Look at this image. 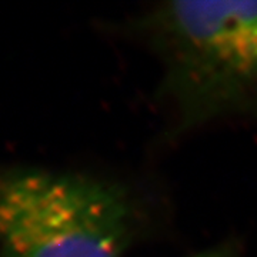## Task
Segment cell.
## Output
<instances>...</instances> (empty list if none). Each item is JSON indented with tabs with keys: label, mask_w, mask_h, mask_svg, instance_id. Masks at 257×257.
<instances>
[{
	"label": "cell",
	"mask_w": 257,
	"mask_h": 257,
	"mask_svg": "<svg viewBox=\"0 0 257 257\" xmlns=\"http://www.w3.org/2000/svg\"><path fill=\"white\" fill-rule=\"evenodd\" d=\"M138 224L133 196L113 180L0 169V257H123Z\"/></svg>",
	"instance_id": "2"
},
{
	"label": "cell",
	"mask_w": 257,
	"mask_h": 257,
	"mask_svg": "<svg viewBox=\"0 0 257 257\" xmlns=\"http://www.w3.org/2000/svg\"><path fill=\"white\" fill-rule=\"evenodd\" d=\"M243 251L240 248V243L237 240H224L217 244H213L210 247L204 248L202 251L193 253L186 257H241Z\"/></svg>",
	"instance_id": "3"
},
{
	"label": "cell",
	"mask_w": 257,
	"mask_h": 257,
	"mask_svg": "<svg viewBox=\"0 0 257 257\" xmlns=\"http://www.w3.org/2000/svg\"><path fill=\"white\" fill-rule=\"evenodd\" d=\"M126 26L159 62L170 139L257 123V2H163Z\"/></svg>",
	"instance_id": "1"
}]
</instances>
